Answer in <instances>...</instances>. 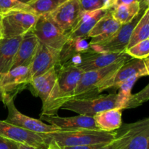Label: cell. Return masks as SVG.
Returning <instances> with one entry per match:
<instances>
[{
    "label": "cell",
    "instance_id": "cell-37",
    "mask_svg": "<svg viewBox=\"0 0 149 149\" xmlns=\"http://www.w3.org/2000/svg\"><path fill=\"white\" fill-rule=\"evenodd\" d=\"M17 149H37L31 146L26 145L24 143H17Z\"/></svg>",
    "mask_w": 149,
    "mask_h": 149
},
{
    "label": "cell",
    "instance_id": "cell-20",
    "mask_svg": "<svg viewBox=\"0 0 149 149\" xmlns=\"http://www.w3.org/2000/svg\"><path fill=\"white\" fill-rule=\"evenodd\" d=\"M122 110L113 109L96 113L95 124L97 130L105 132H114L122 126Z\"/></svg>",
    "mask_w": 149,
    "mask_h": 149
},
{
    "label": "cell",
    "instance_id": "cell-15",
    "mask_svg": "<svg viewBox=\"0 0 149 149\" xmlns=\"http://www.w3.org/2000/svg\"><path fill=\"white\" fill-rule=\"evenodd\" d=\"M42 120L56 127L61 131H77L81 130H97L93 116L79 115L71 117L55 116H41Z\"/></svg>",
    "mask_w": 149,
    "mask_h": 149
},
{
    "label": "cell",
    "instance_id": "cell-27",
    "mask_svg": "<svg viewBox=\"0 0 149 149\" xmlns=\"http://www.w3.org/2000/svg\"><path fill=\"white\" fill-rule=\"evenodd\" d=\"M149 119L135 132L122 149H148Z\"/></svg>",
    "mask_w": 149,
    "mask_h": 149
},
{
    "label": "cell",
    "instance_id": "cell-38",
    "mask_svg": "<svg viewBox=\"0 0 149 149\" xmlns=\"http://www.w3.org/2000/svg\"><path fill=\"white\" fill-rule=\"evenodd\" d=\"M48 144V147L47 149H62L61 148H60L55 142L53 141H48L47 142Z\"/></svg>",
    "mask_w": 149,
    "mask_h": 149
},
{
    "label": "cell",
    "instance_id": "cell-16",
    "mask_svg": "<svg viewBox=\"0 0 149 149\" xmlns=\"http://www.w3.org/2000/svg\"><path fill=\"white\" fill-rule=\"evenodd\" d=\"M39 44V41L32 30L25 33L19 45L12 68L17 66H27L31 65L37 50Z\"/></svg>",
    "mask_w": 149,
    "mask_h": 149
},
{
    "label": "cell",
    "instance_id": "cell-13",
    "mask_svg": "<svg viewBox=\"0 0 149 149\" xmlns=\"http://www.w3.org/2000/svg\"><path fill=\"white\" fill-rule=\"evenodd\" d=\"M61 49L47 46L39 42L37 50L31 63L32 77H36L47 72L60 64Z\"/></svg>",
    "mask_w": 149,
    "mask_h": 149
},
{
    "label": "cell",
    "instance_id": "cell-2",
    "mask_svg": "<svg viewBox=\"0 0 149 149\" xmlns=\"http://www.w3.org/2000/svg\"><path fill=\"white\" fill-rule=\"evenodd\" d=\"M40 134L47 144L48 141H53L60 148H63L70 146L109 143L117 137L118 132H105L99 130H81Z\"/></svg>",
    "mask_w": 149,
    "mask_h": 149
},
{
    "label": "cell",
    "instance_id": "cell-32",
    "mask_svg": "<svg viewBox=\"0 0 149 149\" xmlns=\"http://www.w3.org/2000/svg\"><path fill=\"white\" fill-rule=\"evenodd\" d=\"M141 78L140 77H134L130 79L127 81L124 82L123 84H121L117 89H119V94L125 96V97H130L132 93H131V91H132V89L133 87L134 84H135V82L137 81V80Z\"/></svg>",
    "mask_w": 149,
    "mask_h": 149
},
{
    "label": "cell",
    "instance_id": "cell-30",
    "mask_svg": "<svg viewBox=\"0 0 149 149\" xmlns=\"http://www.w3.org/2000/svg\"><path fill=\"white\" fill-rule=\"evenodd\" d=\"M15 11H29L27 4H22L16 0H0V15L4 16Z\"/></svg>",
    "mask_w": 149,
    "mask_h": 149
},
{
    "label": "cell",
    "instance_id": "cell-33",
    "mask_svg": "<svg viewBox=\"0 0 149 149\" xmlns=\"http://www.w3.org/2000/svg\"><path fill=\"white\" fill-rule=\"evenodd\" d=\"M0 149H17V143L0 136Z\"/></svg>",
    "mask_w": 149,
    "mask_h": 149
},
{
    "label": "cell",
    "instance_id": "cell-11",
    "mask_svg": "<svg viewBox=\"0 0 149 149\" xmlns=\"http://www.w3.org/2000/svg\"><path fill=\"white\" fill-rule=\"evenodd\" d=\"M82 13L79 0H68L47 15L58 27L68 35L75 27Z\"/></svg>",
    "mask_w": 149,
    "mask_h": 149
},
{
    "label": "cell",
    "instance_id": "cell-7",
    "mask_svg": "<svg viewBox=\"0 0 149 149\" xmlns=\"http://www.w3.org/2000/svg\"><path fill=\"white\" fill-rule=\"evenodd\" d=\"M31 65L17 66L11 68L8 72L0 75V93L1 100L13 98L27 87L32 80Z\"/></svg>",
    "mask_w": 149,
    "mask_h": 149
},
{
    "label": "cell",
    "instance_id": "cell-17",
    "mask_svg": "<svg viewBox=\"0 0 149 149\" xmlns=\"http://www.w3.org/2000/svg\"><path fill=\"white\" fill-rule=\"evenodd\" d=\"M121 25L113 18L109 9L108 13L98 20L89 33L87 38H91L89 45L99 43L108 39L117 31Z\"/></svg>",
    "mask_w": 149,
    "mask_h": 149
},
{
    "label": "cell",
    "instance_id": "cell-42",
    "mask_svg": "<svg viewBox=\"0 0 149 149\" xmlns=\"http://www.w3.org/2000/svg\"><path fill=\"white\" fill-rule=\"evenodd\" d=\"M0 100H1V93H0Z\"/></svg>",
    "mask_w": 149,
    "mask_h": 149
},
{
    "label": "cell",
    "instance_id": "cell-40",
    "mask_svg": "<svg viewBox=\"0 0 149 149\" xmlns=\"http://www.w3.org/2000/svg\"><path fill=\"white\" fill-rule=\"evenodd\" d=\"M16 1H19V2L22 3V4H29V3H31V1H34V0H16Z\"/></svg>",
    "mask_w": 149,
    "mask_h": 149
},
{
    "label": "cell",
    "instance_id": "cell-25",
    "mask_svg": "<svg viewBox=\"0 0 149 149\" xmlns=\"http://www.w3.org/2000/svg\"><path fill=\"white\" fill-rule=\"evenodd\" d=\"M149 39V7H147L131 33L127 48Z\"/></svg>",
    "mask_w": 149,
    "mask_h": 149
},
{
    "label": "cell",
    "instance_id": "cell-28",
    "mask_svg": "<svg viewBox=\"0 0 149 149\" xmlns=\"http://www.w3.org/2000/svg\"><path fill=\"white\" fill-rule=\"evenodd\" d=\"M130 57L136 59H146L149 56V39L141 41L125 50Z\"/></svg>",
    "mask_w": 149,
    "mask_h": 149
},
{
    "label": "cell",
    "instance_id": "cell-6",
    "mask_svg": "<svg viewBox=\"0 0 149 149\" xmlns=\"http://www.w3.org/2000/svg\"><path fill=\"white\" fill-rule=\"evenodd\" d=\"M125 62L126 61H121L105 68L83 73L74 91V98H82L97 95L96 90L97 87L111 77Z\"/></svg>",
    "mask_w": 149,
    "mask_h": 149
},
{
    "label": "cell",
    "instance_id": "cell-31",
    "mask_svg": "<svg viewBox=\"0 0 149 149\" xmlns=\"http://www.w3.org/2000/svg\"><path fill=\"white\" fill-rule=\"evenodd\" d=\"M81 12H93L106 9L104 0H79Z\"/></svg>",
    "mask_w": 149,
    "mask_h": 149
},
{
    "label": "cell",
    "instance_id": "cell-14",
    "mask_svg": "<svg viewBox=\"0 0 149 149\" xmlns=\"http://www.w3.org/2000/svg\"><path fill=\"white\" fill-rule=\"evenodd\" d=\"M131 59L125 52L120 53H97L86 52L81 54V61L78 67L84 72L105 68L111 64Z\"/></svg>",
    "mask_w": 149,
    "mask_h": 149
},
{
    "label": "cell",
    "instance_id": "cell-26",
    "mask_svg": "<svg viewBox=\"0 0 149 149\" xmlns=\"http://www.w3.org/2000/svg\"><path fill=\"white\" fill-rule=\"evenodd\" d=\"M68 0H34L27 4L29 13L36 16L46 15L52 13Z\"/></svg>",
    "mask_w": 149,
    "mask_h": 149
},
{
    "label": "cell",
    "instance_id": "cell-41",
    "mask_svg": "<svg viewBox=\"0 0 149 149\" xmlns=\"http://www.w3.org/2000/svg\"><path fill=\"white\" fill-rule=\"evenodd\" d=\"M1 32H2V16L0 15V39L1 38Z\"/></svg>",
    "mask_w": 149,
    "mask_h": 149
},
{
    "label": "cell",
    "instance_id": "cell-10",
    "mask_svg": "<svg viewBox=\"0 0 149 149\" xmlns=\"http://www.w3.org/2000/svg\"><path fill=\"white\" fill-rule=\"evenodd\" d=\"M38 16L29 12L15 11L2 16L1 38L23 36L32 30Z\"/></svg>",
    "mask_w": 149,
    "mask_h": 149
},
{
    "label": "cell",
    "instance_id": "cell-8",
    "mask_svg": "<svg viewBox=\"0 0 149 149\" xmlns=\"http://www.w3.org/2000/svg\"><path fill=\"white\" fill-rule=\"evenodd\" d=\"M32 31L41 43L55 49H62L69 38L47 15L38 16Z\"/></svg>",
    "mask_w": 149,
    "mask_h": 149
},
{
    "label": "cell",
    "instance_id": "cell-34",
    "mask_svg": "<svg viewBox=\"0 0 149 149\" xmlns=\"http://www.w3.org/2000/svg\"><path fill=\"white\" fill-rule=\"evenodd\" d=\"M106 144L108 143L93 144V145L78 146H70V147H65V148L62 149H101L103 146H105Z\"/></svg>",
    "mask_w": 149,
    "mask_h": 149
},
{
    "label": "cell",
    "instance_id": "cell-3",
    "mask_svg": "<svg viewBox=\"0 0 149 149\" xmlns=\"http://www.w3.org/2000/svg\"><path fill=\"white\" fill-rule=\"evenodd\" d=\"M128 98L129 97H125L119 93L73 98L64 103L61 109L75 112L79 115L93 117L96 113L106 110L113 109L124 110L126 108Z\"/></svg>",
    "mask_w": 149,
    "mask_h": 149
},
{
    "label": "cell",
    "instance_id": "cell-29",
    "mask_svg": "<svg viewBox=\"0 0 149 149\" xmlns=\"http://www.w3.org/2000/svg\"><path fill=\"white\" fill-rule=\"evenodd\" d=\"M149 99V85L135 94H131L128 98L125 109H135L148 101Z\"/></svg>",
    "mask_w": 149,
    "mask_h": 149
},
{
    "label": "cell",
    "instance_id": "cell-23",
    "mask_svg": "<svg viewBox=\"0 0 149 149\" xmlns=\"http://www.w3.org/2000/svg\"><path fill=\"white\" fill-rule=\"evenodd\" d=\"M87 38H74L68 39L61 50L60 64L66 63L68 60L79 54L86 53L89 50V42Z\"/></svg>",
    "mask_w": 149,
    "mask_h": 149
},
{
    "label": "cell",
    "instance_id": "cell-24",
    "mask_svg": "<svg viewBox=\"0 0 149 149\" xmlns=\"http://www.w3.org/2000/svg\"><path fill=\"white\" fill-rule=\"evenodd\" d=\"M113 18L120 24H126L132 21L141 10L139 2L122 4L110 9Z\"/></svg>",
    "mask_w": 149,
    "mask_h": 149
},
{
    "label": "cell",
    "instance_id": "cell-43",
    "mask_svg": "<svg viewBox=\"0 0 149 149\" xmlns=\"http://www.w3.org/2000/svg\"></svg>",
    "mask_w": 149,
    "mask_h": 149
},
{
    "label": "cell",
    "instance_id": "cell-5",
    "mask_svg": "<svg viewBox=\"0 0 149 149\" xmlns=\"http://www.w3.org/2000/svg\"><path fill=\"white\" fill-rule=\"evenodd\" d=\"M149 75V60L131 58L122 65V66L111 77L97 87V94L110 88L117 89L124 82L134 77H147Z\"/></svg>",
    "mask_w": 149,
    "mask_h": 149
},
{
    "label": "cell",
    "instance_id": "cell-12",
    "mask_svg": "<svg viewBox=\"0 0 149 149\" xmlns=\"http://www.w3.org/2000/svg\"><path fill=\"white\" fill-rule=\"evenodd\" d=\"M0 136L17 143L31 146L37 149H47L48 147L40 133L26 130L5 121L0 120Z\"/></svg>",
    "mask_w": 149,
    "mask_h": 149
},
{
    "label": "cell",
    "instance_id": "cell-1",
    "mask_svg": "<svg viewBox=\"0 0 149 149\" xmlns=\"http://www.w3.org/2000/svg\"><path fill=\"white\" fill-rule=\"evenodd\" d=\"M84 71L71 63L63 65L56 82L47 100L42 103L41 116H55L64 103L74 98V93Z\"/></svg>",
    "mask_w": 149,
    "mask_h": 149
},
{
    "label": "cell",
    "instance_id": "cell-22",
    "mask_svg": "<svg viewBox=\"0 0 149 149\" xmlns=\"http://www.w3.org/2000/svg\"><path fill=\"white\" fill-rule=\"evenodd\" d=\"M149 118L138 121L131 124H126L121 127L120 132H118L117 137L113 141L106 144L101 149H122L130 141L134 134L146 123Z\"/></svg>",
    "mask_w": 149,
    "mask_h": 149
},
{
    "label": "cell",
    "instance_id": "cell-21",
    "mask_svg": "<svg viewBox=\"0 0 149 149\" xmlns=\"http://www.w3.org/2000/svg\"><path fill=\"white\" fill-rule=\"evenodd\" d=\"M58 72L56 68H51L49 71L38 77H33L31 86L33 93H36L42 100V103L47 100L56 82Z\"/></svg>",
    "mask_w": 149,
    "mask_h": 149
},
{
    "label": "cell",
    "instance_id": "cell-4",
    "mask_svg": "<svg viewBox=\"0 0 149 149\" xmlns=\"http://www.w3.org/2000/svg\"><path fill=\"white\" fill-rule=\"evenodd\" d=\"M146 9H141L140 13L130 23L121 25L120 28L110 38L99 43L89 45L87 52L97 53H120L125 52L127 48L131 33L135 25L139 21Z\"/></svg>",
    "mask_w": 149,
    "mask_h": 149
},
{
    "label": "cell",
    "instance_id": "cell-18",
    "mask_svg": "<svg viewBox=\"0 0 149 149\" xmlns=\"http://www.w3.org/2000/svg\"><path fill=\"white\" fill-rule=\"evenodd\" d=\"M22 38L23 36L0 39V75L12 68Z\"/></svg>",
    "mask_w": 149,
    "mask_h": 149
},
{
    "label": "cell",
    "instance_id": "cell-9",
    "mask_svg": "<svg viewBox=\"0 0 149 149\" xmlns=\"http://www.w3.org/2000/svg\"><path fill=\"white\" fill-rule=\"evenodd\" d=\"M1 101L8 111L7 117L4 120L5 122L36 133H50L61 131V130L53 125L23 114L15 107L13 98H4Z\"/></svg>",
    "mask_w": 149,
    "mask_h": 149
},
{
    "label": "cell",
    "instance_id": "cell-39",
    "mask_svg": "<svg viewBox=\"0 0 149 149\" xmlns=\"http://www.w3.org/2000/svg\"><path fill=\"white\" fill-rule=\"evenodd\" d=\"M149 0H143V4L141 5V9H146L148 7Z\"/></svg>",
    "mask_w": 149,
    "mask_h": 149
},
{
    "label": "cell",
    "instance_id": "cell-19",
    "mask_svg": "<svg viewBox=\"0 0 149 149\" xmlns=\"http://www.w3.org/2000/svg\"><path fill=\"white\" fill-rule=\"evenodd\" d=\"M109 10V9H101L95 11L84 12L81 13L77 25L69 33L68 39L78 37L87 38L89 33L95 25L108 13Z\"/></svg>",
    "mask_w": 149,
    "mask_h": 149
},
{
    "label": "cell",
    "instance_id": "cell-35",
    "mask_svg": "<svg viewBox=\"0 0 149 149\" xmlns=\"http://www.w3.org/2000/svg\"><path fill=\"white\" fill-rule=\"evenodd\" d=\"M133 2H139L141 4V5L143 4V0H116V5H119V4H131V3H133ZM113 6V7H114Z\"/></svg>",
    "mask_w": 149,
    "mask_h": 149
},
{
    "label": "cell",
    "instance_id": "cell-36",
    "mask_svg": "<svg viewBox=\"0 0 149 149\" xmlns=\"http://www.w3.org/2000/svg\"><path fill=\"white\" fill-rule=\"evenodd\" d=\"M106 9H111L116 4V0H104Z\"/></svg>",
    "mask_w": 149,
    "mask_h": 149
}]
</instances>
